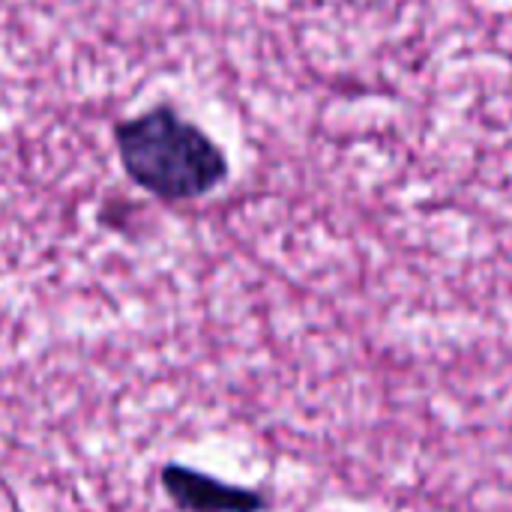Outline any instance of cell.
Returning <instances> with one entry per match:
<instances>
[{"label":"cell","mask_w":512,"mask_h":512,"mask_svg":"<svg viewBox=\"0 0 512 512\" xmlns=\"http://www.w3.org/2000/svg\"><path fill=\"white\" fill-rule=\"evenodd\" d=\"M114 144L129 180L159 201L207 198L231 174L225 150L171 105H153L117 123Z\"/></svg>","instance_id":"cell-1"},{"label":"cell","mask_w":512,"mask_h":512,"mask_svg":"<svg viewBox=\"0 0 512 512\" xmlns=\"http://www.w3.org/2000/svg\"><path fill=\"white\" fill-rule=\"evenodd\" d=\"M159 486L180 512H264L267 498L252 486L219 480L201 468L183 462H165L159 468Z\"/></svg>","instance_id":"cell-2"}]
</instances>
